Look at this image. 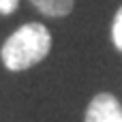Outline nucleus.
Wrapping results in <instances>:
<instances>
[{"mask_svg":"<svg viewBox=\"0 0 122 122\" xmlns=\"http://www.w3.org/2000/svg\"><path fill=\"white\" fill-rule=\"evenodd\" d=\"M51 49V34L43 24H26L17 28L2 45L0 58L9 71H26L41 62Z\"/></svg>","mask_w":122,"mask_h":122,"instance_id":"1","label":"nucleus"},{"mask_svg":"<svg viewBox=\"0 0 122 122\" xmlns=\"http://www.w3.org/2000/svg\"><path fill=\"white\" fill-rule=\"evenodd\" d=\"M86 122H122V107L109 92L97 94L86 112Z\"/></svg>","mask_w":122,"mask_h":122,"instance_id":"2","label":"nucleus"},{"mask_svg":"<svg viewBox=\"0 0 122 122\" xmlns=\"http://www.w3.org/2000/svg\"><path fill=\"white\" fill-rule=\"evenodd\" d=\"M43 15L49 17H64L73 11V2L75 0H30Z\"/></svg>","mask_w":122,"mask_h":122,"instance_id":"3","label":"nucleus"},{"mask_svg":"<svg viewBox=\"0 0 122 122\" xmlns=\"http://www.w3.org/2000/svg\"><path fill=\"white\" fill-rule=\"evenodd\" d=\"M112 36H114V45L122 51V6L118 9L116 17H114V26H112Z\"/></svg>","mask_w":122,"mask_h":122,"instance_id":"4","label":"nucleus"},{"mask_svg":"<svg viewBox=\"0 0 122 122\" xmlns=\"http://www.w3.org/2000/svg\"><path fill=\"white\" fill-rule=\"evenodd\" d=\"M19 0H0V15H11L13 11H17Z\"/></svg>","mask_w":122,"mask_h":122,"instance_id":"5","label":"nucleus"}]
</instances>
